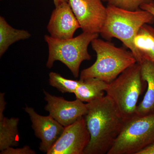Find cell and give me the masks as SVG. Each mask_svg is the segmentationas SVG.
Returning <instances> with one entry per match:
<instances>
[{"instance_id":"obj_14","label":"cell","mask_w":154,"mask_h":154,"mask_svg":"<svg viewBox=\"0 0 154 154\" xmlns=\"http://www.w3.org/2000/svg\"><path fill=\"white\" fill-rule=\"evenodd\" d=\"M18 118L5 117L0 114V151L10 147L17 146L19 143V134L18 125Z\"/></svg>"},{"instance_id":"obj_20","label":"cell","mask_w":154,"mask_h":154,"mask_svg":"<svg viewBox=\"0 0 154 154\" xmlns=\"http://www.w3.org/2000/svg\"><path fill=\"white\" fill-rule=\"evenodd\" d=\"M137 154H154V142L141 150Z\"/></svg>"},{"instance_id":"obj_9","label":"cell","mask_w":154,"mask_h":154,"mask_svg":"<svg viewBox=\"0 0 154 154\" xmlns=\"http://www.w3.org/2000/svg\"><path fill=\"white\" fill-rule=\"evenodd\" d=\"M44 94L47 102L45 109L64 127L84 117L87 113V105L79 99L69 101L63 97L53 96L45 91Z\"/></svg>"},{"instance_id":"obj_1","label":"cell","mask_w":154,"mask_h":154,"mask_svg":"<svg viewBox=\"0 0 154 154\" xmlns=\"http://www.w3.org/2000/svg\"><path fill=\"white\" fill-rule=\"evenodd\" d=\"M86 105L88 111L84 117L91 139L84 154H107L125 119L107 95Z\"/></svg>"},{"instance_id":"obj_18","label":"cell","mask_w":154,"mask_h":154,"mask_svg":"<svg viewBox=\"0 0 154 154\" xmlns=\"http://www.w3.org/2000/svg\"><path fill=\"white\" fill-rule=\"evenodd\" d=\"M108 5L130 11L140 10L143 5H150L154 7V0H107Z\"/></svg>"},{"instance_id":"obj_12","label":"cell","mask_w":154,"mask_h":154,"mask_svg":"<svg viewBox=\"0 0 154 154\" xmlns=\"http://www.w3.org/2000/svg\"><path fill=\"white\" fill-rule=\"evenodd\" d=\"M140 64L142 77L147 84V90L143 99L137 105L136 114L147 115L154 113V62L143 59Z\"/></svg>"},{"instance_id":"obj_5","label":"cell","mask_w":154,"mask_h":154,"mask_svg":"<svg viewBox=\"0 0 154 154\" xmlns=\"http://www.w3.org/2000/svg\"><path fill=\"white\" fill-rule=\"evenodd\" d=\"M146 82L141 73L140 64L136 63L108 83L105 92L125 119L135 115L139 98Z\"/></svg>"},{"instance_id":"obj_23","label":"cell","mask_w":154,"mask_h":154,"mask_svg":"<svg viewBox=\"0 0 154 154\" xmlns=\"http://www.w3.org/2000/svg\"><path fill=\"white\" fill-rule=\"evenodd\" d=\"M102 1H103V2H107V0H101Z\"/></svg>"},{"instance_id":"obj_19","label":"cell","mask_w":154,"mask_h":154,"mask_svg":"<svg viewBox=\"0 0 154 154\" xmlns=\"http://www.w3.org/2000/svg\"><path fill=\"white\" fill-rule=\"evenodd\" d=\"M1 154H35L36 152L30 148L29 146L25 145L22 148H14L10 147L1 151Z\"/></svg>"},{"instance_id":"obj_3","label":"cell","mask_w":154,"mask_h":154,"mask_svg":"<svg viewBox=\"0 0 154 154\" xmlns=\"http://www.w3.org/2000/svg\"><path fill=\"white\" fill-rule=\"evenodd\" d=\"M91 43L97 59L91 66L81 72L80 80L96 78L108 84L137 63L131 51L116 47L109 42L98 38Z\"/></svg>"},{"instance_id":"obj_21","label":"cell","mask_w":154,"mask_h":154,"mask_svg":"<svg viewBox=\"0 0 154 154\" xmlns=\"http://www.w3.org/2000/svg\"><path fill=\"white\" fill-rule=\"evenodd\" d=\"M140 9L141 10L146 11L152 14L154 16V6L150 5H143L141 6Z\"/></svg>"},{"instance_id":"obj_2","label":"cell","mask_w":154,"mask_h":154,"mask_svg":"<svg viewBox=\"0 0 154 154\" xmlns=\"http://www.w3.org/2000/svg\"><path fill=\"white\" fill-rule=\"evenodd\" d=\"M106 9L107 17L100 33L101 36L107 39L115 37L120 40L130 50L137 63L140 64L141 58L134 40L142 25L154 23V16L141 9L130 11L109 5Z\"/></svg>"},{"instance_id":"obj_13","label":"cell","mask_w":154,"mask_h":154,"mask_svg":"<svg viewBox=\"0 0 154 154\" xmlns=\"http://www.w3.org/2000/svg\"><path fill=\"white\" fill-rule=\"evenodd\" d=\"M108 83L96 78L80 80L74 94L76 99L87 103L104 96Z\"/></svg>"},{"instance_id":"obj_4","label":"cell","mask_w":154,"mask_h":154,"mask_svg":"<svg viewBox=\"0 0 154 154\" xmlns=\"http://www.w3.org/2000/svg\"><path fill=\"white\" fill-rule=\"evenodd\" d=\"M99 36V33L83 32L75 37L59 39L45 35V40L48 48L46 66L51 68L56 61H59L68 68L75 78H78L81 63L91 60L88 51L89 45Z\"/></svg>"},{"instance_id":"obj_7","label":"cell","mask_w":154,"mask_h":154,"mask_svg":"<svg viewBox=\"0 0 154 154\" xmlns=\"http://www.w3.org/2000/svg\"><path fill=\"white\" fill-rule=\"evenodd\" d=\"M101 0H69L83 32L100 33L107 17Z\"/></svg>"},{"instance_id":"obj_15","label":"cell","mask_w":154,"mask_h":154,"mask_svg":"<svg viewBox=\"0 0 154 154\" xmlns=\"http://www.w3.org/2000/svg\"><path fill=\"white\" fill-rule=\"evenodd\" d=\"M134 43L142 61L147 59L154 62V28L144 24L135 37Z\"/></svg>"},{"instance_id":"obj_16","label":"cell","mask_w":154,"mask_h":154,"mask_svg":"<svg viewBox=\"0 0 154 154\" xmlns=\"http://www.w3.org/2000/svg\"><path fill=\"white\" fill-rule=\"evenodd\" d=\"M31 35L27 30L15 29L11 27L5 19L0 17V57H2L13 43L28 39Z\"/></svg>"},{"instance_id":"obj_8","label":"cell","mask_w":154,"mask_h":154,"mask_svg":"<svg viewBox=\"0 0 154 154\" xmlns=\"http://www.w3.org/2000/svg\"><path fill=\"white\" fill-rule=\"evenodd\" d=\"M85 117L65 127L60 137L47 154H84L90 142Z\"/></svg>"},{"instance_id":"obj_24","label":"cell","mask_w":154,"mask_h":154,"mask_svg":"<svg viewBox=\"0 0 154 154\" xmlns=\"http://www.w3.org/2000/svg\"><path fill=\"white\" fill-rule=\"evenodd\" d=\"M1 1H2V0H1Z\"/></svg>"},{"instance_id":"obj_22","label":"cell","mask_w":154,"mask_h":154,"mask_svg":"<svg viewBox=\"0 0 154 154\" xmlns=\"http://www.w3.org/2000/svg\"><path fill=\"white\" fill-rule=\"evenodd\" d=\"M69 0H53L54 4L55 7L59 5L60 4L66 2H69Z\"/></svg>"},{"instance_id":"obj_6","label":"cell","mask_w":154,"mask_h":154,"mask_svg":"<svg viewBox=\"0 0 154 154\" xmlns=\"http://www.w3.org/2000/svg\"><path fill=\"white\" fill-rule=\"evenodd\" d=\"M154 142V113L133 116L125 120L107 154H137Z\"/></svg>"},{"instance_id":"obj_11","label":"cell","mask_w":154,"mask_h":154,"mask_svg":"<svg viewBox=\"0 0 154 154\" xmlns=\"http://www.w3.org/2000/svg\"><path fill=\"white\" fill-rule=\"evenodd\" d=\"M79 28V23L68 2L55 7L47 27L50 36L59 39L73 38Z\"/></svg>"},{"instance_id":"obj_17","label":"cell","mask_w":154,"mask_h":154,"mask_svg":"<svg viewBox=\"0 0 154 154\" xmlns=\"http://www.w3.org/2000/svg\"><path fill=\"white\" fill-rule=\"evenodd\" d=\"M49 83L51 86L56 88L63 94H74L79 85L80 80L68 79L57 73L51 72L49 74Z\"/></svg>"},{"instance_id":"obj_10","label":"cell","mask_w":154,"mask_h":154,"mask_svg":"<svg viewBox=\"0 0 154 154\" xmlns=\"http://www.w3.org/2000/svg\"><path fill=\"white\" fill-rule=\"evenodd\" d=\"M25 110L30 116L35 136L41 140L39 150L47 154L60 137L64 127L49 115H39L33 107L26 106Z\"/></svg>"}]
</instances>
